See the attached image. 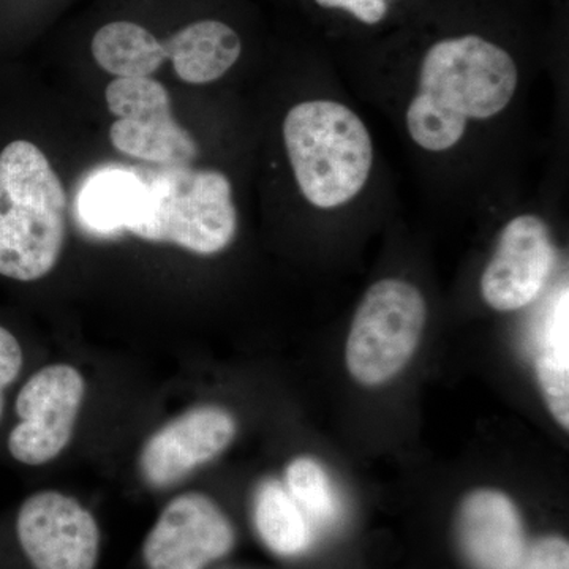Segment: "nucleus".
<instances>
[{"instance_id": "1", "label": "nucleus", "mask_w": 569, "mask_h": 569, "mask_svg": "<svg viewBox=\"0 0 569 569\" xmlns=\"http://www.w3.org/2000/svg\"><path fill=\"white\" fill-rule=\"evenodd\" d=\"M67 193L31 141L0 152V276L36 282L50 274L66 242Z\"/></svg>"}, {"instance_id": "2", "label": "nucleus", "mask_w": 569, "mask_h": 569, "mask_svg": "<svg viewBox=\"0 0 569 569\" xmlns=\"http://www.w3.org/2000/svg\"><path fill=\"white\" fill-rule=\"evenodd\" d=\"M283 142L299 190L318 209L350 203L369 181L373 142L346 104L309 100L284 116Z\"/></svg>"}, {"instance_id": "3", "label": "nucleus", "mask_w": 569, "mask_h": 569, "mask_svg": "<svg viewBox=\"0 0 569 569\" xmlns=\"http://www.w3.org/2000/svg\"><path fill=\"white\" fill-rule=\"evenodd\" d=\"M146 190L137 219L127 228L142 241L216 254L233 242L238 212L230 179L190 164L142 170Z\"/></svg>"}, {"instance_id": "4", "label": "nucleus", "mask_w": 569, "mask_h": 569, "mask_svg": "<svg viewBox=\"0 0 569 569\" xmlns=\"http://www.w3.org/2000/svg\"><path fill=\"white\" fill-rule=\"evenodd\" d=\"M518 63L507 48L481 33L433 41L419 66L418 97L451 118H493L518 89Z\"/></svg>"}, {"instance_id": "5", "label": "nucleus", "mask_w": 569, "mask_h": 569, "mask_svg": "<svg viewBox=\"0 0 569 569\" xmlns=\"http://www.w3.org/2000/svg\"><path fill=\"white\" fill-rule=\"evenodd\" d=\"M426 325V301L415 284L385 279L369 288L347 340V366L367 387L395 378L417 350Z\"/></svg>"}, {"instance_id": "6", "label": "nucleus", "mask_w": 569, "mask_h": 569, "mask_svg": "<svg viewBox=\"0 0 569 569\" xmlns=\"http://www.w3.org/2000/svg\"><path fill=\"white\" fill-rule=\"evenodd\" d=\"M104 100L116 116L110 129L116 151L162 167L197 160V141L174 121L170 93L156 78H114L104 91Z\"/></svg>"}, {"instance_id": "7", "label": "nucleus", "mask_w": 569, "mask_h": 569, "mask_svg": "<svg viewBox=\"0 0 569 569\" xmlns=\"http://www.w3.org/2000/svg\"><path fill=\"white\" fill-rule=\"evenodd\" d=\"M86 396V380L71 365H51L33 373L17 397L20 422L11 429L9 452L22 466L51 462L69 447Z\"/></svg>"}, {"instance_id": "8", "label": "nucleus", "mask_w": 569, "mask_h": 569, "mask_svg": "<svg viewBox=\"0 0 569 569\" xmlns=\"http://www.w3.org/2000/svg\"><path fill=\"white\" fill-rule=\"evenodd\" d=\"M17 537L33 569H96L102 531L96 516L77 498L41 490L26 498Z\"/></svg>"}, {"instance_id": "9", "label": "nucleus", "mask_w": 569, "mask_h": 569, "mask_svg": "<svg viewBox=\"0 0 569 569\" xmlns=\"http://www.w3.org/2000/svg\"><path fill=\"white\" fill-rule=\"evenodd\" d=\"M236 541L230 519L200 492L173 498L142 542L148 569H206L231 552Z\"/></svg>"}, {"instance_id": "10", "label": "nucleus", "mask_w": 569, "mask_h": 569, "mask_svg": "<svg viewBox=\"0 0 569 569\" xmlns=\"http://www.w3.org/2000/svg\"><path fill=\"white\" fill-rule=\"evenodd\" d=\"M553 264L548 223L531 213L515 217L501 230L496 253L482 272V298L500 312L522 309L545 290Z\"/></svg>"}, {"instance_id": "11", "label": "nucleus", "mask_w": 569, "mask_h": 569, "mask_svg": "<svg viewBox=\"0 0 569 569\" xmlns=\"http://www.w3.org/2000/svg\"><path fill=\"white\" fill-rule=\"evenodd\" d=\"M233 415L220 407L192 408L168 422L142 448V478L156 489L171 488L222 455L234 440Z\"/></svg>"}, {"instance_id": "12", "label": "nucleus", "mask_w": 569, "mask_h": 569, "mask_svg": "<svg viewBox=\"0 0 569 569\" xmlns=\"http://www.w3.org/2000/svg\"><path fill=\"white\" fill-rule=\"evenodd\" d=\"M463 552L477 569L518 568L526 545L515 505L497 490H477L460 508Z\"/></svg>"}, {"instance_id": "13", "label": "nucleus", "mask_w": 569, "mask_h": 569, "mask_svg": "<svg viewBox=\"0 0 569 569\" xmlns=\"http://www.w3.org/2000/svg\"><path fill=\"white\" fill-rule=\"evenodd\" d=\"M162 44L167 62L187 84L220 80L244 54V37L233 22L212 14L190 18Z\"/></svg>"}, {"instance_id": "14", "label": "nucleus", "mask_w": 569, "mask_h": 569, "mask_svg": "<svg viewBox=\"0 0 569 569\" xmlns=\"http://www.w3.org/2000/svg\"><path fill=\"white\" fill-rule=\"evenodd\" d=\"M144 190L142 170L104 168L82 186L78 217L92 233H121L137 219Z\"/></svg>"}, {"instance_id": "15", "label": "nucleus", "mask_w": 569, "mask_h": 569, "mask_svg": "<svg viewBox=\"0 0 569 569\" xmlns=\"http://www.w3.org/2000/svg\"><path fill=\"white\" fill-rule=\"evenodd\" d=\"M93 62L116 78L152 77L167 63L163 44L129 17L111 18L89 40Z\"/></svg>"}, {"instance_id": "16", "label": "nucleus", "mask_w": 569, "mask_h": 569, "mask_svg": "<svg viewBox=\"0 0 569 569\" xmlns=\"http://www.w3.org/2000/svg\"><path fill=\"white\" fill-rule=\"evenodd\" d=\"M254 526L261 541L282 557L306 552L317 533L287 488L277 481L264 482L258 489L254 498Z\"/></svg>"}, {"instance_id": "17", "label": "nucleus", "mask_w": 569, "mask_h": 569, "mask_svg": "<svg viewBox=\"0 0 569 569\" xmlns=\"http://www.w3.org/2000/svg\"><path fill=\"white\" fill-rule=\"evenodd\" d=\"M569 316L568 291L560 295L546 320L537 356V373L549 410L569 427Z\"/></svg>"}, {"instance_id": "18", "label": "nucleus", "mask_w": 569, "mask_h": 569, "mask_svg": "<svg viewBox=\"0 0 569 569\" xmlns=\"http://www.w3.org/2000/svg\"><path fill=\"white\" fill-rule=\"evenodd\" d=\"M284 488L312 523L313 529H323L336 522L339 500L328 475L320 463L309 458L293 460L284 473Z\"/></svg>"}, {"instance_id": "19", "label": "nucleus", "mask_w": 569, "mask_h": 569, "mask_svg": "<svg viewBox=\"0 0 569 569\" xmlns=\"http://www.w3.org/2000/svg\"><path fill=\"white\" fill-rule=\"evenodd\" d=\"M318 9L342 11L367 28H376L388 20L391 0H312Z\"/></svg>"}, {"instance_id": "20", "label": "nucleus", "mask_w": 569, "mask_h": 569, "mask_svg": "<svg viewBox=\"0 0 569 569\" xmlns=\"http://www.w3.org/2000/svg\"><path fill=\"white\" fill-rule=\"evenodd\" d=\"M516 569H569V546L561 538H545L526 549Z\"/></svg>"}, {"instance_id": "21", "label": "nucleus", "mask_w": 569, "mask_h": 569, "mask_svg": "<svg viewBox=\"0 0 569 569\" xmlns=\"http://www.w3.org/2000/svg\"><path fill=\"white\" fill-rule=\"evenodd\" d=\"M24 353L17 337L0 326V419H2L6 391L20 377Z\"/></svg>"}]
</instances>
